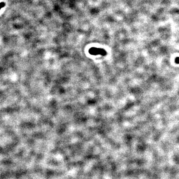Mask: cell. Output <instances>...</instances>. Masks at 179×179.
Masks as SVG:
<instances>
[{
    "instance_id": "6da1fadb",
    "label": "cell",
    "mask_w": 179,
    "mask_h": 179,
    "mask_svg": "<svg viewBox=\"0 0 179 179\" xmlns=\"http://www.w3.org/2000/svg\"><path fill=\"white\" fill-rule=\"evenodd\" d=\"M90 53L93 55H104L105 54V51L102 49H99L96 48H92L90 50Z\"/></svg>"
},
{
    "instance_id": "7a4b0ae2",
    "label": "cell",
    "mask_w": 179,
    "mask_h": 179,
    "mask_svg": "<svg viewBox=\"0 0 179 179\" xmlns=\"http://www.w3.org/2000/svg\"><path fill=\"white\" fill-rule=\"evenodd\" d=\"M175 62L176 63V64H179V57H178L177 58H176V59H175Z\"/></svg>"
}]
</instances>
